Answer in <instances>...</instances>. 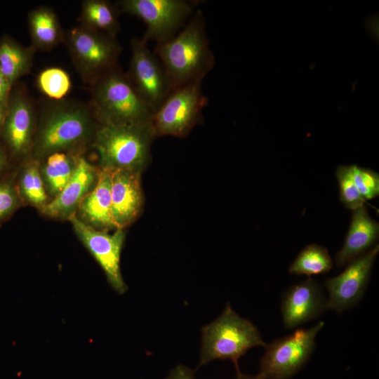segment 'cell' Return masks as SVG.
Segmentation results:
<instances>
[{
  "mask_svg": "<svg viewBox=\"0 0 379 379\" xmlns=\"http://www.w3.org/2000/svg\"><path fill=\"white\" fill-rule=\"evenodd\" d=\"M27 21L32 46L36 51H51L64 43L65 32L51 8L41 6L32 9Z\"/></svg>",
  "mask_w": 379,
  "mask_h": 379,
  "instance_id": "d6986e66",
  "label": "cell"
},
{
  "mask_svg": "<svg viewBox=\"0 0 379 379\" xmlns=\"http://www.w3.org/2000/svg\"><path fill=\"white\" fill-rule=\"evenodd\" d=\"M131 50L127 74L142 100L155 112L171 92L168 76L142 38L132 39Z\"/></svg>",
  "mask_w": 379,
  "mask_h": 379,
  "instance_id": "30bf717a",
  "label": "cell"
},
{
  "mask_svg": "<svg viewBox=\"0 0 379 379\" xmlns=\"http://www.w3.org/2000/svg\"><path fill=\"white\" fill-rule=\"evenodd\" d=\"M81 154L58 152L40 160V172L48 196L55 197L69 181Z\"/></svg>",
  "mask_w": 379,
  "mask_h": 379,
  "instance_id": "44dd1931",
  "label": "cell"
},
{
  "mask_svg": "<svg viewBox=\"0 0 379 379\" xmlns=\"http://www.w3.org/2000/svg\"><path fill=\"white\" fill-rule=\"evenodd\" d=\"M166 379H194V371L183 365H178L171 371Z\"/></svg>",
  "mask_w": 379,
  "mask_h": 379,
  "instance_id": "f546056e",
  "label": "cell"
},
{
  "mask_svg": "<svg viewBox=\"0 0 379 379\" xmlns=\"http://www.w3.org/2000/svg\"><path fill=\"white\" fill-rule=\"evenodd\" d=\"M22 202L16 184L12 179L0 182V222L10 217Z\"/></svg>",
  "mask_w": 379,
  "mask_h": 379,
  "instance_id": "83f0119b",
  "label": "cell"
},
{
  "mask_svg": "<svg viewBox=\"0 0 379 379\" xmlns=\"http://www.w3.org/2000/svg\"><path fill=\"white\" fill-rule=\"evenodd\" d=\"M88 86L89 103L102 125L151 123L154 110L142 100L119 65Z\"/></svg>",
  "mask_w": 379,
  "mask_h": 379,
  "instance_id": "3957f363",
  "label": "cell"
},
{
  "mask_svg": "<svg viewBox=\"0 0 379 379\" xmlns=\"http://www.w3.org/2000/svg\"><path fill=\"white\" fill-rule=\"evenodd\" d=\"M38 110L31 157L39 161L58 152L81 154L102 125L89 102L49 100Z\"/></svg>",
  "mask_w": 379,
  "mask_h": 379,
  "instance_id": "6da1fadb",
  "label": "cell"
},
{
  "mask_svg": "<svg viewBox=\"0 0 379 379\" xmlns=\"http://www.w3.org/2000/svg\"><path fill=\"white\" fill-rule=\"evenodd\" d=\"M236 379H265L264 375L262 373H259L256 375H249L244 374L240 371L237 372V376Z\"/></svg>",
  "mask_w": 379,
  "mask_h": 379,
  "instance_id": "1f68e13d",
  "label": "cell"
},
{
  "mask_svg": "<svg viewBox=\"0 0 379 379\" xmlns=\"http://www.w3.org/2000/svg\"><path fill=\"white\" fill-rule=\"evenodd\" d=\"M354 182L363 199H372L379 194V175L371 169L351 165Z\"/></svg>",
  "mask_w": 379,
  "mask_h": 379,
  "instance_id": "4316f807",
  "label": "cell"
},
{
  "mask_svg": "<svg viewBox=\"0 0 379 379\" xmlns=\"http://www.w3.org/2000/svg\"><path fill=\"white\" fill-rule=\"evenodd\" d=\"M112 171L100 169L95 186L83 199L75 215L86 225L102 231L117 230L112 215Z\"/></svg>",
  "mask_w": 379,
  "mask_h": 379,
  "instance_id": "e0dca14e",
  "label": "cell"
},
{
  "mask_svg": "<svg viewBox=\"0 0 379 379\" xmlns=\"http://www.w3.org/2000/svg\"><path fill=\"white\" fill-rule=\"evenodd\" d=\"M13 86L0 69V109L6 112Z\"/></svg>",
  "mask_w": 379,
  "mask_h": 379,
  "instance_id": "f1b7e54d",
  "label": "cell"
},
{
  "mask_svg": "<svg viewBox=\"0 0 379 379\" xmlns=\"http://www.w3.org/2000/svg\"><path fill=\"white\" fill-rule=\"evenodd\" d=\"M326 310L327 299L319 284L310 277L291 286L282 297L281 311L287 328L315 319Z\"/></svg>",
  "mask_w": 379,
  "mask_h": 379,
  "instance_id": "9a60e30c",
  "label": "cell"
},
{
  "mask_svg": "<svg viewBox=\"0 0 379 379\" xmlns=\"http://www.w3.org/2000/svg\"><path fill=\"white\" fill-rule=\"evenodd\" d=\"M117 8L106 0L83 1L80 26L116 38L120 29Z\"/></svg>",
  "mask_w": 379,
  "mask_h": 379,
  "instance_id": "7402d4cb",
  "label": "cell"
},
{
  "mask_svg": "<svg viewBox=\"0 0 379 379\" xmlns=\"http://www.w3.org/2000/svg\"><path fill=\"white\" fill-rule=\"evenodd\" d=\"M36 120L37 109L25 88L13 86L0 135L12 157L22 158L31 154Z\"/></svg>",
  "mask_w": 379,
  "mask_h": 379,
  "instance_id": "8fae6325",
  "label": "cell"
},
{
  "mask_svg": "<svg viewBox=\"0 0 379 379\" xmlns=\"http://www.w3.org/2000/svg\"><path fill=\"white\" fill-rule=\"evenodd\" d=\"M7 152L4 145L0 144V175L5 171L8 165Z\"/></svg>",
  "mask_w": 379,
  "mask_h": 379,
  "instance_id": "4dcf8cb0",
  "label": "cell"
},
{
  "mask_svg": "<svg viewBox=\"0 0 379 379\" xmlns=\"http://www.w3.org/2000/svg\"><path fill=\"white\" fill-rule=\"evenodd\" d=\"M36 82L41 93L51 100L65 99L72 88L69 75L58 67H47L41 71Z\"/></svg>",
  "mask_w": 379,
  "mask_h": 379,
  "instance_id": "d4e9b609",
  "label": "cell"
},
{
  "mask_svg": "<svg viewBox=\"0 0 379 379\" xmlns=\"http://www.w3.org/2000/svg\"><path fill=\"white\" fill-rule=\"evenodd\" d=\"M64 43L80 77L88 86L119 65L122 47L116 38L79 25L65 32Z\"/></svg>",
  "mask_w": 379,
  "mask_h": 379,
  "instance_id": "8992f818",
  "label": "cell"
},
{
  "mask_svg": "<svg viewBox=\"0 0 379 379\" xmlns=\"http://www.w3.org/2000/svg\"><path fill=\"white\" fill-rule=\"evenodd\" d=\"M156 138L152 124L101 125L93 142L100 169L142 172L150 159Z\"/></svg>",
  "mask_w": 379,
  "mask_h": 379,
  "instance_id": "277c9868",
  "label": "cell"
},
{
  "mask_svg": "<svg viewBox=\"0 0 379 379\" xmlns=\"http://www.w3.org/2000/svg\"><path fill=\"white\" fill-rule=\"evenodd\" d=\"M16 186L22 201L39 210L49 201L40 172V161L32 157L22 166Z\"/></svg>",
  "mask_w": 379,
  "mask_h": 379,
  "instance_id": "603a6c76",
  "label": "cell"
},
{
  "mask_svg": "<svg viewBox=\"0 0 379 379\" xmlns=\"http://www.w3.org/2000/svg\"><path fill=\"white\" fill-rule=\"evenodd\" d=\"M36 51L32 45L25 47L9 36L1 37L0 69L13 86L30 72Z\"/></svg>",
  "mask_w": 379,
  "mask_h": 379,
  "instance_id": "ffe728a7",
  "label": "cell"
},
{
  "mask_svg": "<svg viewBox=\"0 0 379 379\" xmlns=\"http://www.w3.org/2000/svg\"><path fill=\"white\" fill-rule=\"evenodd\" d=\"M336 177L340 189V199L343 205L352 210L364 206L366 201L354 182L351 165L338 166Z\"/></svg>",
  "mask_w": 379,
  "mask_h": 379,
  "instance_id": "484cf974",
  "label": "cell"
},
{
  "mask_svg": "<svg viewBox=\"0 0 379 379\" xmlns=\"http://www.w3.org/2000/svg\"><path fill=\"white\" fill-rule=\"evenodd\" d=\"M6 112L0 109V135L4 126Z\"/></svg>",
  "mask_w": 379,
  "mask_h": 379,
  "instance_id": "d6a6232c",
  "label": "cell"
},
{
  "mask_svg": "<svg viewBox=\"0 0 379 379\" xmlns=\"http://www.w3.org/2000/svg\"><path fill=\"white\" fill-rule=\"evenodd\" d=\"M202 79L173 90L154 112L152 126L156 137H184L201 121L207 98L202 92Z\"/></svg>",
  "mask_w": 379,
  "mask_h": 379,
  "instance_id": "52a82bcc",
  "label": "cell"
},
{
  "mask_svg": "<svg viewBox=\"0 0 379 379\" xmlns=\"http://www.w3.org/2000/svg\"><path fill=\"white\" fill-rule=\"evenodd\" d=\"M378 251L379 246L377 244L348 263L341 274L325 280L324 284L328 293V309L334 310L340 314L360 301Z\"/></svg>",
  "mask_w": 379,
  "mask_h": 379,
  "instance_id": "4fadbf2b",
  "label": "cell"
},
{
  "mask_svg": "<svg viewBox=\"0 0 379 379\" xmlns=\"http://www.w3.org/2000/svg\"><path fill=\"white\" fill-rule=\"evenodd\" d=\"M202 345L199 366L216 359L231 360L239 372L238 360L250 349L266 347L257 327L240 317L228 303L222 314L201 329Z\"/></svg>",
  "mask_w": 379,
  "mask_h": 379,
  "instance_id": "5b68a950",
  "label": "cell"
},
{
  "mask_svg": "<svg viewBox=\"0 0 379 379\" xmlns=\"http://www.w3.org/2000/svg\"><path fill=\"white\" fill-rule=\"evenodd\" d=\"M121 10L142 20L146 32L142 39L157 44L176 35L194 13L197 2L186 0H121Z\"/></svg>",
  "mask_w": 379,
  "mask_h": 379,
  "instance_id": "ba28073f",
  "label": "cell"
},
{
  "mask_svg": "<svg viewBox=\"0 0 379 379\" xmlns=\"http://www.w3.org/2000/svg\"><path fill=\"white\" fill-rule=\"evenodd\" d=\"M100 169L81 155L69 181L62 190L39 211L58 219H69L78 210L83 199L96 185Z\"/></svg>",
  "mask_w": 379,
  "mask_h": 379,
  "instance_id": "5bb4252c",
  "label": "cell"
},
{
  "mask_svg": "<svg viewBox=\"0 0 379 379\" xmlns=\"http://www.w3.org/2000/svg\"><path fill=\"white\" fill-rule=\"evenodd\" d=\"M324 326V322L319 321L267 345L260 359V373L265 379H288L294 375L309 360L315 348L317 335Z\"/></svg>",
  "mask_w": 379,
  "mask_h": 379,
  "instance_id": "9c48e42d",
  "label": "cell"
},
{
  "mask_svg": "<svg viewBox=\"0 0 379 379\" xmlns=\"http://www.w3.org/2000/svg\"><path fill=\"white\" fill-rule=\"evenodd\" d=\"M78 238L100 265L111 287L118 293L127 291L120 269V257L125 234L117 229L114 233L94 229L75 215L69 219Z\"/></svg>",
  "mask_w": 379,
  "mask_h": 379,
  "instance_id": "7c38bea8",
  "label": "cell"
},
{
  "mask_svg": "<svg viewBox=\"0 0 379 379\" xmlns=\"http://www.w3.org/2000/svg\"><path fill=\"white\" fill-rule=\"evenodd\" d=\"M140 172L115 170L112 173V215L116 229L132 224L142 211L144 197Z\"/></svg>",
  "mask_w": 379,
  "mask_h": 379,
  "instance_id": "2e32d148",
  "label": "cell"
},
{
  "mask_svg": "<svg viewBox=\"0 0 379 379\" xmlns=\"http://www.w3.org/2000/svg\"><path fill=\"white\" fill-rule=\"evenodd\" d=\"M333 267V260L328 250L320 245L307 246L298 255L289 267L291 274L316 275L328 272Z\"/></svg>",
  "mask_w": 379,
  "mask_h": 379,
  "instance_id": "cb8c5ba5",
  "label": "cell"
},
{
  "mask_svg": "<svg viewBox=\"0 0 379 379\" xmlns=\"http://www.w3.org/2000/svg\"><path fill=\"white\" fill-rule=\"evenodd\" d=\"M379 224L372 219L364 205L353 210L350 228L335 263L342 267L366 252L378 239Z\"/></svg>",
  "mask_w": 379,
  "mask_h": 379,
  "instance_id": "ac0fdd59",
  "label": "cell"
},
{
  "mask_svg": "<svg viewBox=\"0 0 379 379\" xmlns=\"http://www.w3.org/2000/svg\"><path fill=\"white\" fill-rule=\"evenodd\" d=\"M154 53L170 80L171 91L202 79L213 69L214 55L209 47L201 10L194 12L184 27L172 39L157 44Z\"/></svg>",
  "mask_w": 379,
  "mask_h": 379,
  "instance_id": "7a4b0ae2",
  "label": "cell"
}]
</instances>
